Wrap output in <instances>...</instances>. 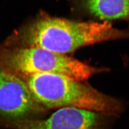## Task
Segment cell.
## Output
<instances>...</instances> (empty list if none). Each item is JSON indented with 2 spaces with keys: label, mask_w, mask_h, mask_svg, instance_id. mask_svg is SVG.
Masks as SVG:
<instances>
[{
  "label": "cell",
  "mask_w": 129,
  "mask_h": 129,
  "mask_svg": "<svg viewBox=\"0 0 129 129\" xmlns=\"http://www.w3.org/2000/svg\"><path fill=\"white\" fill-rule=\"evenodd\" d=\"M16 36L15 40L21 47L66 54L91 44L129 38V31L116 29L107 21L76 22L46 16L31 22Z\"/></svg>",
  "instance_id": "cell-1"
},
{
  "label": "cell",
  "mask_w": 129,
  "mask_h": 129,
  "mask_svg": "<svg viewBox=\"0 0 129 129\" xmlns=\"http://www.w3.org/2000/svg\"><path fill=\"white\" fill-rule=\"evenodd\" d=\"M20 78L26 82L36 101L47 108L74 107L114 116L124 109L119 100L66 76L41 73Z\"/></svg>",
  "instance_id": "cell-2"
},
{
  "label": "cell",
  "mask_w": 129,
  "mask_h": 129,
  "mask_svg": "<svg viewBox=\"0 0 129 129\" xmlns=\"http://www.w3.org/2000/svg\"><path fill=\"white\" fill-rule=\"evenodd\" d=\"M0 69L18 76L56 74L83 82L102 72L79 60L39 47H0Z\"/></svg>",
  "instance_id": "cell-3"
},
{
  "label": "cell",
  "mask_w": 129,
  "mask_h": 129,
  "mask_svg": "<svg viewBox=\"0 0 129 129\" xmlns=\"http://www.w3.org/2000/svg\"><path fill=\"white\" fill-rule=\"evenodd\" d=\"M103 115L82 109L64 107L46 119H18L9 125L16 129H102Z\"/></svg>",
  "instance_id": "cell-4"
},
{
  "label": "cell",
  "mask_w": 129,
  "mask_h": 129,
  "mask_svg": "<svg viewBox=\"0 0 129 129\" xmlns=\"http://www.w3.org/2000/svg\"><path fill=\"white\" fill-rule=\"evenodd\" d=\"M42 108L22 78L0 71V114L21 117L31 113L43 111Z\"/></svg>",
  "instance_id": "cell-5"
},
{
  "label": "cell",
  "mask_w": 129,
  "mask_h": 129,
  "mask_svg": "<svg viewBox=\"0 0 129 129\" xmlns=\"http://www.w3.org/2000/svg\"><path fill=\"white\" fill-rule=\"evenodd\" d=\"M81 1L89 13L101 19H129V0Z\"/></svg>",
  "instance_id": "cell-6"
}]
</instances>
